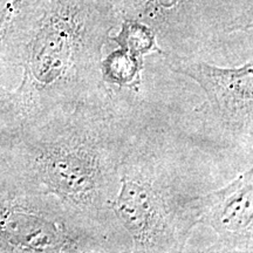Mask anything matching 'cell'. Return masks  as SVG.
I'll return each mask as SVG.
<instances>
[{
  "mask_svg": "<svg viewBox=\"0 0 253 253\" xmlns=\"http://www.w3.org/2000/svg\"><path fill=\"white\" fill-rule=\"evenodd\" d=\"M135 102L104 84L74 106L38 116L27 140L28 169L41 184L77 212L119 229L110 207Z\"/></svg>",
  "mask_w": 253,
  "mask_h": 253,
  "instance_id": "obj_1",
  "label": "cell"
},
{
  "mask_svg": "<svg viewBox=\"0 0 253 253\" xmlns=\"http://www.w3.org/2000/svg\"><path fill=\"white\" fill-rule=\"evenodd\" d=\"M201 164L194 141L135 102L110 207L132 252L184 251L207 192Z\"/></svg>",
  "mask_w": 253,
  "mask_h": 253,
  "instance_id": "obj_2",
  "label": "cell"
},
{
  "mask_svg": "<svg viewBox=\"0 0 253 253\" xmlns=\"http://www.w3.org/2000/svg\"><path fill=\"white\" fill-rule=\"evenodd\" d=\"M120 23L108 0H42L24 50L34 119L103 86V49Z\"/></svg>",
  "mask_w": 253,
  "mask_h": 253,
  "instance_id": "obj_3",
  "label": "cell"
},
{
  "mask_svg": "<svg viewBox=\"0 0 253 253\" xmlns=\"http://www.w3.org/2000/svg\"><path fill=\"white\" fill-rule=\"evenodd\" d=\"M120 21H140L156 34L164 55L198 58L224 36L237 32L209 0H108Z\"/></svg>",
  "mask_w": 253,
  "mask_h": 253,
  "instance_id": "obj_4",
  "label": "cell"
},
{
  "mask_svg": "<svg viewBox=\"0 0 253 253\" xmlns=\"http://www.w3.org/2000/svg\"><path fill=\"white\" fill-rule=\"evenodd\" d=\"M173 73L190 78L207 95L210 118L221 131L252 147L253 134V63L236 68H221L199 60L167 54Z\"/></svg>",
  "mask_w": 253,
  "mask_h": 253,
  "instance_id": "obj_5",
  "label": "cell"
},
{
  "mask_svg": "<svg viewBox=\"0 0 253 253\" xmlns=\"http://www.w3.org/2000/svg\"><path fill=\"white\" fill-rule=\"evenodd\" d=\"M198 224L217 233L218 251H253V169L229 184L203 194Z\"/></svg>",
  "mask_w": 253,
  "mask_h": 253,
  "instance_id": "obj_6",
  "label": "cell"
},
{
  "mask_svg": "<svg viewBox=\"0 0 253 253\" xmlns=\"http://www.w3.org/2000/svg\"><path fill=\"white\" fill-rule=\"evenodd\" d=\"M102 78L104 84L116 89H132L141 82L144 69V59L118 48L102 59Z\"/></svg>",
  "mask_w": 253,
  "mask_h": 253,
  "instance_id": "obj_7",
  "label": "cell"
},
{
  "mask_svg": "<svg viewBox=\"0 0 253 253\" xmlns=\"http://www.w3.org/2000/svg\"><path fill=\"white\" fill-rule=\"evenodd\" d=\"M109 40L137 58L144 59L145 55L153 53L164 56V50L158 45L155 32L140 21L123 19L118 27V34L110 36Z\"/></svg>",
  "mask_w": 253,
  "mask_h": 253,
  "instance_id": "obj_8",
  "label": "cell"
},
{
  "mask_svg": "<svg viewBox=\"0 0 253 253\" xmlns=\"http://www.w3.org/2000/svg\"><path fill=\"white\" fill-rule=\"evenodd\" d=\"M238 32L252 36V0H209Z\"/></svg>",
  "mask_w": 253,
  "mask_h": 253,
  "instance_id": "obj_9",
  "label": "cell"
}]
</instances>
